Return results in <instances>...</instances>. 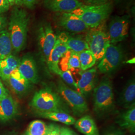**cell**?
Here are the masks:
<instances>
[{"mask_svg": "<svg viewBox=\"0 0 135 135\" xmlns=\"http://www.w3.org/2000/svg\"><path fill=\"white\" fill-rule=\"evenodd\" d=\"M10 7L8 0H0V15L9 10Z\"/></svg>", "mask_w": 135, "mask_h": 135, "instance_id": "30", "label": "cell"}, {"mask_svg": "<svg viewBox=\"0 0 135 135\" xmlns=\"http://www.w3.org/2000/svg\"><path fill=\"white\" fill-rule=\"evenodd\" d=\"M8 94V93L7 90L4 88L2 83L0 80V98H2Z\"/></svg>", "mask_w": 135, "mask_h": 135, "instance_id": "35", "label": "cell"}, {"mask_svg": "<svg viewBox=\"0 0 135 135\" xmlns=\"http://www.w3.org/2000/svg\"><path fill=\"white\" fill-rule=\"evenodd\" d=\"M85 39L89 50L93 54L97 61L100 62L111 44L105 22L98 27L89 29Z\"/></svg>", "mask_w": 135, "mask_h": 135, "instance_id": "5", "label": "cell"}, {"mask_svg": "<svg viewBox=\"0 0 135 135\" xmlns=\"http://www.w3.org/2000/svg\"><path fill=\"white\" fill-rule=\"evenodd\" d=\"M39 115L44 118L60 122L67 125H74L76 121L73 117L69 114L67 112L64 111L51 112L39 114Z\"/></svg>", "mask_w": 135, "mask_h": 135, "instance_id": "22", "label": "cell"}, {"mask_svg": "<svg viewBox=\"0 0 135 135\" xmlns=\"http://www.w3.org/2000/svg\"><path fill=\"white\" fill-rule=\"evenodd\" d=\"M57 25L72 33H81L90 29L82 20L72 13H57L54 17Z\"/></svg>", "mask_w": 135, "mask_h": 135, "instance_id": "9", "label": "cell"}, {"mask_svg": "<svg viewBox=\"0 0 135 135\" xmlns=\"http://www.w3.org/2000/svg\"><path fill=\"white\" fill-rule=\"evenodd\" d=\"M12 89L18 95H24L29 90L31 83L20 73L18 69H15L7 80Z\"/></svg>", "mask_w": 135, "mask_h": 135, "instance_id": "17", "label": "cell"}, {"mask_svg": "<svg viewBox=\"0 0 135 135\" xmlns=\"http://www.w3.org/2000/svg\"><path fill=\"white\" fill-rule=\"evenodd\" d=\"M60 135H77V134L67 127H60Z\"/></svg>", "mask_w": 135, "mask_h": 135, "instance_id": "33", "label": "cell"}, {"mask_svg": "<svg viewBox=\"0 0 135 135\" xmlns=\"http://www.w3.org/2000/svg\"><path fill=\"white\" fill-rule=\"evenodd\" d=\"M21 59L14 55H10L0 59V77L7 81L15 69H18Z\"/></svg>", "mask_w": 135, "mask_h": 135, "instance_id": "18", "label": "cell"}, {"mask_svg": "<svg viewBox=\"0 0 135 135\" xmlns=\"http://www.w3.org/2000/svg\"><path fill=\"white\" fill-rule=\"evenodd\" d=\"M8 24V21L7 18L3 15H0V35L6 30V28L7 27V25Z\"/></svg>", "mask_w": 135, "mask_h": 135, "instance_id": "31", "label": "cell"}, {"mask_svg": "<svg viewBox=\"0 0 135 135\" xmlns=\"http://www.w3.org/2000/svg\"><path fill=\"white\" fill-rule=\"evenodd\" d=\"M47 125L43 121L35 120L29 125L26 131L30 135H45Z\"/></svg>", "mask_w": 135, "mask_h": 135, "instance_id": "25", "label": "cell"}, {"mask_svg": "<svg viewBox=\"0 0 135 135\" xmlns=\"http://www.w3.org/2000/svg\"><path fill=\"white\" fill-rule=\"evenodd\" d=\"M45 135H60V127L56 124L47 125Z\"/></svg>", "mask_w": 135, "mask_h": 135, "instance_id": "29", "label": "cell"}, {"mask_svg": "<svg viewBox=\"0 0 135 135\" xmlns=\"http://www.w3.org/2000/svg\"><path fill=\"white\" fill-rule=\"evenodd\" d=\"M16 1V0H8V1L9 3L10 6H12L14 5Z\"/></svg>", "mask_w": 135, "mask_h": 135, "instance_id": "36", "label": "cell"}, {"mask_svg": "<svg viewBox=\"0 0 135 135\" xmlns=\"http://www.w3.org/2000/svg\"><path fill=\"white\" fill-rule=\"evenodd\" d=\"M13 51L10 34L6 29L0 35V59L12 54Z\"/></svg>", "mask_w": 135, "mask_h": 135, "instance_id": "23", "label": "cell"}, {"mask_svg": "<svg viewBox=\"0 0 135 135\" xmlns=\"http://www.w3.org/2000/svg\"><path fill=\"white\" fill-rule=\"evenodd\" d=\"M17 112V104L9 94L0 98V120L1 121H9L16 115Z\"/></svg>", "mask_w": 135, "mask_h": 135, "instance_id": "16", "label": "cell"}, {"mask_svg": "<svg viewBox=\"0 0 135 135\" xmlns=\"http://www.w3.org/2000/svg\"><path fill=\"white\" fill-rule=\"evenodd\" d=\"M119 102L121 106L129 109L135 106V81L134 79L130 80L126 85L121 93Z\"/></svg>", "mask_w": 135, "mask_h": 135, "instance_id": "19", "label": "cell"}, {"mask_svg": "<svg viewBox=\"0 0 135 135\" xmlns=\"http://www.w3.org/2000/svg\"><path fill=\"white\" fill-rule=\"evenodd\" d=\"M80 0H44V6L51 11L57 13H71L82 6Z\"/></svg>", "mask_w": 135, "mask_h": 135, "instance_id": "12", "label": "cell"}, {"mask_svg": "<svg viewBox=\"0 0 135 135\" xmlns=\"http://www.w3.org/2000/svg\"><path fill=\"white\" fill-rule=\"evenodd\" d=\"M57 39L62 42L69 50L77 53L89 50L85 39L81 37H73L67 32H62L58 35Z\"/></svg>", "mask_w": 135, "mask_h": 135, "instance_id": "15", "label": "cell"}, {"mask_svg": "<svg viewBox=\"0 0 135 135\" xmlns=\"http://www.w3.org/2000/svg\"><path fill=\"white\" fill-rule=\"evenodd\" d=\"M37 41L40 53L44 61L47 62L57 37L54 32L52 26L47 22H43L37 29Z\"/></svg>", "mask_w": 135, "mask_h": 135, "instance_id": "8", "label": "cell"}, {"mask_svg": "<svg viewBox=\"0 0 135 135\" xmlns=\"http://www.w3.org/2000/svg\"><path fill=\"white\" fill-rule=\"evenodd\" d=\"M116 123L123 129L135 132V106L132 107L117 117Z\"/></svg>", "mask_w": 135, "mask_h": 135, "instance_id": "21", "label": "cell"}, {"mask_svg": "<svg viewBox=\"0 0 135 135\" xmlns=\"http://www.w3.org/2000/svg\"><path fill=\"white\" fill-rule=\"evenodd\" d=\"M39 0H16L15 5L19 7H25L32 9L38 3Z\"/></svg>", "mask_w": 135, "mask_h": 135, "instance_id": "28", "label": "cell"}, {"mask_svg": "<svg viewBox=\"0 0 135 135\" xmlns=\"http://www.w3.org/2000/svg\"><path fill=\"white\" fill-rule=\"evenodd\" d=\"M59 75L61 76L63 80L67 84L70 85L71 87H74L76 90H78L77 83L75 81L74 78L73 77L72 75L70 70L66 71H61Z\"/></svg>", "mask_w": 135, "mask_h": 135, "instance_id": "27", "label": "cell"}, {"mask_svg": "<svg viewBox=\"0 0 135 135\" xmlns=\"http://www.w3.org/2000/svg\"><path fill=\"white\" fill-rule=\"evenodd\" d=\"M94 111L97 115L103 117L109 115L114 110L115 101L111 80L103 78L94 89Z\"/></svg>", "mask_w": 135, "mask_h": 135, "instance_id": "2", "label": "cell"}, {"mask_svg": "<svg viewBox=\"0 0 135 135\" xmlns=\"http://www.w3.org/2000/svg\"><path fill=\"white\" fill-rule=\"evenodd\" d=\"M113 10L111 2L99 5H83L71 12L76 15L91 28L105 22Z\"/></svg>", "mask_w": 135, "mask_h": 135, "instance_id": "4", "label": "cell"}, {"mask_svg": "<svg viewBox=\"0 0 135 135\" xmlns=\"http://www.w3.org/2000/svg\"><path fill=\"white\" fill-rule=\"evenodd\" d=\"M130 25V17L128 15L116 16L110 22L108 32L112 44H116L127 37Z\"/></svg>", "mask_w": 135, "mask_h": 135, "instance_id": "10", "label": "cell"}, {"mask_svg": "<svg viewBox=\"0 0 135 135\" xmlns=\"http://www.w3.org/2000/svg\"><path fill=\"white\" fill-rule=\"evenodd\" d=\"M104 135H126L125 133L119 129H112L108 131Z\"/></svg>", "mask_w": 135, "mask_h": 135, "instance_id": "34", "label": "cell"}, {"mask_svg": "<svg viewBox=\"0 0 135 135\" xmlns=\"http://www.w3.org/2000/svg\"><path fill=\"white\" fill-rule=\"evenodd\" d=\"M124 59V53L121 47L111 44L100 61L98 69L102 74H113L121 67Z\"/></svg>", "mask_w": 135, "mask_h": 135, "instance_id": "6", "label": "cell"}, {"mask_svg": "<svg viewBox=\"0 0 135 135\" xmlns=\"http://www.w3.org/2000/svg\"><path fill=\"white\" fill-rule=\"evenodd\" d=\"M96 68L88 69L82 73L77 85L79 92L83 96L90 93L96 87Z\"/></svg>", "mask_w": 135, "mask_h": 135, "instance_id": "14", "label": "cell"}, {"mask_svg": "<svg viewBox=\"0 0 135 135\" xmlns=\"http://www.w3.org/2000/svg\"><path fill=\"white\" fill-rule=\"evenodd\" d=\"M30 105L38 114L68 110L59 94L49 88L36 92Z\"/></svg>", "mask_w": 135, "mask_h": 135, "instance_id": "3", "label": "cell"}, {"mask_svg": "<svg viewBox=\"0 0 135 135\" xmlns=\"http://www.w3.org/2000/svg\"><path fill=\"white\" fill-rule=\"evenodd\" d=\"M24 135H29V134H28V133H27V132H26V133H25Z\"/></svg>", "mask_w": 135, "mask_h": 135, "instance_id": "39", "label": "cell"}, {"mask_svg": "<svg viewBox=\"0 0 135 135\" xmlns=\"http://www.w3.org/2000/svg\"><path fill=\"white\" fill-rule=\"evenodd\" d=\"M75 126L85 135H99L96 124L91 116L86 115L76 121Z\"/></svg>", "mask_w": 135, "mask_h": 135, "instance_id": "20", "label": "cell"}, {"mask_svg": "<svg viewBox=\"0 0 135 135\" xmlns=\"http://www.w3.org/2000/svg\"><path fill=\"white\" fill-rule=\"evenodd\" d=\"M69 70L71 69L80 68V64L78 53L73 52L70 50V54L68 59Z\"/></svg>", "mask_w": 135, "mask_h": 135, "instance_id": "26", "label": "cell"}, {"mask_svg": "<svg viewBox=\"0 0 135 135\" xmlns=\"http://www.w3.org/2000/svg\"><path fill=\"white\" fill-rule=\"evenodd\" d=\"M127 63H129V64H134L135 63V58H134L133 59H132L131 60H129L127 62Z\"/></svg>", "mask_w": 135, "mask_h": 135, "instance_id": "37", "label": "cell"}, {"mask_svg": "<svg viewBox=\"0 0 135 135\" xmlns=\"http://www.w3.org/2000/svg\"><path fill=\"white\" fill-rule=\"evenodd\" d=\"M58 94L73 111L77 115L83 114L88 111L87 102L81 93L73 90L62 81L57 85Z\"/></svg>", "mask_w": 135, "mask_h": 135, "instance_id": "7", "label": "cell"}, {"mask_svg": "<svg viewBox=\"0 0 135 135\" xmlns=\"http://www.w3.org/2000/svg\"><path fill=\"white\" fill-rule=\"evenodd\" d=\"M115 2H116V3H119V2H121V1L122 0H114Z\"/></svg>", "mask_w": 135, "mask_h": 135, "instance_id": "38", "label": "cell"}, {"mask_svg": "<svg viewBox=\"0 0 135 135\" xmlns=\"http://www.w3.org/2000/svg\"><path fill=\"white\" fill-rule=\"evenodd\" d=\"M29 22L30 16L23 8L17 6L12 10L8 32L13 51L16 53L20 52L26 46Z\"/></svg>", "mask_w": 135, "mask_h": 135, "instance_id": "1", "label": "cell"}, {"mask_svg": "<svg viewBox=\"0 0 135 135\" xmlns=\"http://www.w3.org/2000/svg\"><path fill=\"white\" fill-rule=\"evenodd\" d=\"M18 70L22 76L31 83L37 84L39 77L36 63L33 57L27 54L21 59Z\"/></svg>", "mask_w": 135, "mask_h": 135, "instance_id": "11", "label": "cell"}, {"mask_svg": "<svg viewBox=\"0 0 135 135\" xmlns=\"http://www.w3.org/2000/svg\"><path fill=\"white\" fill-rule=\"evenodd\" d=\"M69 49L67 46L59 39L57 41L52 49L47 61V64L49 70L52 72L59 75L61 70L59 66L61 59Z\"/></svg>", "mask_w": 135, "mask_h": 135, "instance_id": "13", "label": "cell"}, {"mask_svg": "<svg viewBox=\"0 0 135 135\" xmlns=\"http://www.w3.org/2000/svg\"><path fill=\"white\" fill-rule=\"evenodd\" d=\"M80 69L83 71L93 67L96 63V59L93 54L89 50H86L78 53Z\"/></svg>", "mask_w": 135, "mask_h": 135, "instance_id": "24", "label": "cell"}, {"mask_svg": "<svg viewBox=\"0 0 135 135\" xmlns=\"http://www.w3.org/2000/svg\"><path fill=\"white\" fill-rule=\"evenodd\" d=\"M86 5H102L109 2V0H83Z\"/></svg>", "mask_w": 135, "mask_h": 135, "instance_id": "32", "label": "cell"}]
</instances>
